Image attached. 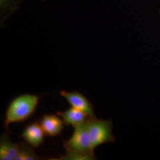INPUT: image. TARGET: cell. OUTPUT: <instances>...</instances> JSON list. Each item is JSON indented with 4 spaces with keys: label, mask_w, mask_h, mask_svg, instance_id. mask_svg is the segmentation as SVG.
<instances>
[{
    "label": "cell",
    "mask_w": 160,
    "mask_h": 160,
    "mask_svg": "<svg viewBox=\"0 0 160 160\" xmlns=\"http://www.w3.org/2000/svg\"><path fill=\"white\" fill-rule=\"evenodd\" d=\"M40 96L24 94L14 98L6 110L4 127L6 130L11 123L23 122L35 112Z\"/></svg>",
    "instance_id": "1"
},
{
    "label": "cell",
    "mask_w": 160,
    "mask_h": 160,
    "mask_svg": "<svg viewBox=\"0 0 160 160\" xmlns=\"http://www.w3.org/2000/svg\"><path fill=\"white\" fill-rule=\"evenodd\" d=\"M88 121L75 127L72 136L68 140L63 142V147L66 151L94 155V149L92 147V141L88 129Z\"/></svg>",
    "instance_id": "2"
},
{
    "label": "cell",
    "mask_w": 160,
    "mask_h": 160,
    "mask_svg": "<svg viewBox=\"0 0 160 160\" xmlns=\"http://www.w3.org/2000/svg\"><path fill=\"white\" fill-rule=\"evenodd\" d=\"M88 129L93 149L104 143L115 141L112 133L113 123L111 120L90 118L88 121Z\"/></svg>",
    "instance_id": "3"
},
{
    "label": "cell",
    "mask_w": 160,
    "mask_h": 160,
    "mask_svg": "<svg viewBox=\"0 0 160 160\" xmlns=\"http://www.w3.org/2000/svg\"><path fill=\"white\" fill-rule=\"evenodd\" d=\"M59 93L62 97L67 100L72 108L83 112L90 118H97L93 105L82 94L77 91L68 92L64 90H61Z\"/></svg>",
    "instance_id": "4"
},
{
    "label": "cell",
    "mask_w": 160,
    "mask_h": 160,
    "mask_svg": "<svg viewBox=\"0 0 160 160\" xmlns=\"http://www.w3.org/2000/svg\"><path fill=\"white\" fill-rule=\"evenodd\" d=\"M45 134L40 123L34 122L24 128L20 137L30 146L37 148L43 142Z\"/></svg>",
    "instance_id": "5"
},
{
    "label": "cell",
    "mask_w": 160,
    "mask_h": 160,
    "mask_svg": "<svg viewBox=\"0 0 160 160\" xmlns=\"http://www.w3.org/2000/svg\"><path fill=\"white\" fill-rule=\"evenodd\" d=\"M40 124L46 135L51 137L59 136L64 129V123L59 116L45 114L42 116Z\"/></svg>",
    "instance_id": "6"
},
{
    "label": "cell",
    "mask_w": 160,
    "mask_h": 160,
    "mask_svg": "<svg viewBox=\"0 0 160 160\" xmlns=\"http://www.w3.org/2000/svg\"><path fill=\"white\" fill-rule=\"evenodd\" d=\"M18 151V143L12 142L8 129L0 138V160H15Z\"/></svg>",
    "instance_id": "7"
},
{
    "label": "cell",
    "mask_w": 160,
    "mask_h": 160,
    "mask_svg": "<svg viewBox=\"0 0 160 160\" xmlns=\"http://www.w3.org/2000/svg\"><path fill=\"white\" fill-rule=\"evenodd\" d=\"M57 115L61 118L65 125L73 128L86 123L90 119L85 113L72 107L63 112H58Z\"/></svg>",
    "instance_id": "8"
},
{
    "label": "cell",
    "mask_w": 160,
    "mask_h": 160,
    "mask_svg": "<svg viewBox=\"0 0 160 160\" xmlns=\"http://www.w3.org/2000/svg\"><path fill=\"white\" fill-rule=\"evenodd\" d=\"M23 0H0L1 24L17 11Z\"/></svg>",
    "instance_id": "9"
},
{
    "label": "cell",
    "mask_w": 160,
    "mask_h": 160,
    "mask_svg": "<svg viewBox=\"0 0 160 160\" xmlns=\"http://www.w3.org/2000/svg\"><path fill=\"white\" fill-rule=\"evenodd\" d=\"M33 148L26 142L18 143V151L15 160H40Z\"/></svg>",
    "instance_id": "10"
},
{
    "label": "cell",
    "mask_w": 160,
    "mask_h": 160,
    "mask_svg": "<svg viewBox=\"0 0 160 160\" xmlns=\"http://www.w3.org/2000/svg\"><path fill=\"white\" fill-rule=\"evenodd\" d=\"M59 160H96L95 155L84 154L77 152L66 151V153L60 155Z\"/></svg>",
    "instance_id": "11"
},
{
    "label": "cell",
    "mask_w": 160,
    "mask_h": 160,
    "mask_svg": "<svg viewBox=\"0 0 160 160\" xmlns=\"http://www.w3.org/2000/svg\"><path fill=\"white\" fill-rule=\"evenodd\" d=\"M42 1H45V0H42Z\"/></svg>",
    "instance_id": "12"
},
{
    "label": "cell",
    "mask_w": 160,
    "mask_h": 160,
    "mask_svg": "<svg viewBox=\"0 0 160 160\" xmlns=\"http://www.w3.org/2000/svg\"></svg>",
    "instance_id": "13"
}]
</instances>
